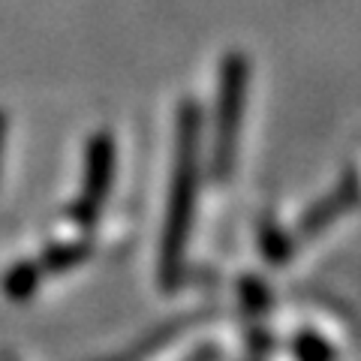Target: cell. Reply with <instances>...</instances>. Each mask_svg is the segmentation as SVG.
Here are the masks:
<instances>
[{
  "label": "cell",
  "mask_w": 361,
  "mask_h": 361,
  "mask_svg": "<svg viewBox=\"0 0 361 361\" xmlns=\"http://www.w3.org/2000/svg\"><path fill=\"white\" fill-rule=\"evenodd\" d=\"M199 135H202V115L193 103H184L178 111V145H175V175L169 190V211L166 229L160 244V283L169 289L184 265L187 235L193 226L196 211V187H199Z\"/></svg>",
  "instance_id": "obj_1"
},
{
  "label": "cell",
  "mask_w": 361,
  "mask_h": 361,
  "mask_svg": "<svg viewBox=\"0 0 361 361\" xmlns=\"http://www.w3.org/2000/svg\"><path fill=\"white\" fill-rule=\"evenodd\" d=\"M247 87H250V63L244 54H229L220 70V97H217V127H214V178L226 180L238 157V135L247 109Z\"/></svg>",
  "instance_id": "obj_2"
},
{
  "label": "cell",
  "mask_w": 361,
  "mask_h": 361,
  "mask_svg": "<svg viewBox=\"0 0 361 361\" xmlns=\"http://www.w3.org/2000/svg\"><path fill=\"white\" fill-rule=\"evenodd\" d=\"M111 175H115V142H111L109 133H97L87 145L82 199L73 205V217L78 226L90 229L99 220V208H103V202L109 196Z\"/></svg>",
  "instance_id": "obj_3"
},
{
  "label": "cell",
  "mask_w": 361,
  "mask_h": 361,
  "mask_svg": "<svg viewBox=\"0 0 361 361\" xmlns=\"http://www.w3.org/2000/svg\"><path fill=\"white\" fill-rule=\"evenodd\" d=\"M358 199H361V180L355 172H346L341 178V184H334L319 202H313V205L304 211V217L298 223V235L301 238L319 235L322 229H329L337 217H343L346 211H353L358 205Z\"/></svg>",
  "instance_id": "obj_4"
},
{
  "label": "cell",
  "mask_w": 361,
  "mask_h": 361,
  "mask_svg": "<svg viewBox=\"0 0 361 361\" xmlns=\"http://www.w3.org/2000/svg\"><path fill=\"white\" fill-rule=\"evenodd\" d=\"M187 325H193V316H184V319H178V322H169V325H163V329H157L154 334H148L145 341H139L133 349H127L123 355H118V358H111V361H145L151 353H157L163 343H169L175 334H180L187 329Z\"/></svg>",
  "instance_id": "obj_5"
},
{
  "label": "cell",
  "mask_w": 361,
  "mask_h": 361,
  "mask_svg": "<svg viewBox=\"0 0 361 361\" xmlns=\"http://www.w3.org/2000/svg\"><path fill=\"white\" fill-rule=\"evenodd\" d=\"M292 349H295L298 361H334V349L319 334H310V331H301Z\"/></svg>",
  "instance_id": "obj_6"
},
{
  "label": "cell",
  "mask_w": 361,
  "mask_h": 361,
  "mask_svg": "<svg viewBox=\"0 0 361 361\" xmlns=\"http://www.w3.org/2000/svg\"><path fill=\"white\" fill-rule=\"evenodd\" d=\"M87 253H90L87 244H58V247H51V250L42 256V262H45L49 271H66V268L82 262Z\"/></svg>",
  "instance_id": "obj_7"
},
{
  "label": "cell",
  "mask_w": 361,
  "mask_h": 361,
  "mask_svg": "<svg viewBox=\"0 0 361 361\" xmlns=\"http://www.w3.org/2000/svg\"><path fill=\"white\" fill-rule=\"evenodd\" d=\"M262 253H265L274 265H280V262H283V259L292 253L289 238L277 229V226H265V232H262Z\"/></svg>",
  "instance_id": "obj_8"
},
{
  "label": "cell",
  "mask_w": 361,
  "mask_h": 361,
  "mask_svg": "<svg viewBox=\"0 0 361 361\" xmlns=\"http://www.w3.org/2000/svg\"><path fill=\"white\" fill-rule=\"evenodd\" d=\"M37 277H39V271L33 268V265H18L13 274L6 277L9 295H13V298H25V295H30L33 286H37Z\"/></svg>",
  "instance_id": "obj_9"
},
{
  "label": "cell",
  "mask_w": 361,
  "mask_h": 361,
  "mask_svg": "<svg viewBox=\"0 0 361 361\" xmlns=\"http://www.w3.org/2000/svg\"><path fill=\"white\" fill-rule=\"evenodd\" d=\"M244 289H241V298H244V304H247V310H253V313H262L265 307H268V292H265V286L259 283V280H253V277H244V283H241Z\"/></svg>",
  "instance_id": "obj_10"
},
{
  "label": "cell",
  "mask_w": 361,
  "mask_h": 361,
  "mask_svg": "<svg viewBox=\"0 0 361 361\" xmlns=\"http://www.w3.org/2000/svg\"><path fill=\"white\" fill-rule=\"evenodd\" d=\"M211 358H214V349L205 346V349H199V353H196L193 358H187V361H211Z\"/></svg>",
  "instance_id": "obj_11"
}]
</instances>
